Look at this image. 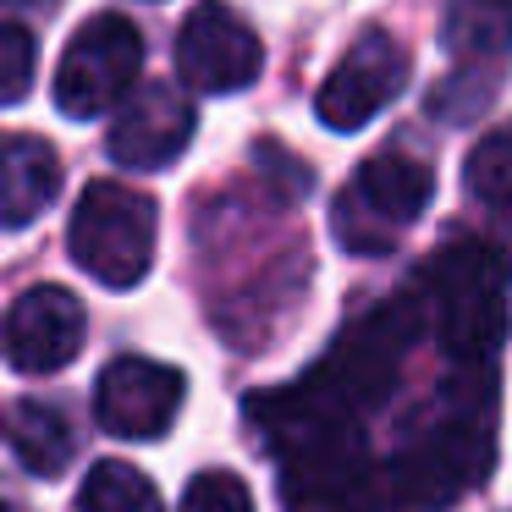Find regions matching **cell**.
Instances as JSON below:
<instances>
[{
    "label": "cell",
    "mask_w": 512,
    "mask_h": 512,
    "mask_svg": "<svg viewBox=\"0 0 512 512\" xmlns=\"http://www.w3.org/2000/svg\"><path fill=\"white\" fill-rule=\"evenodd\" d=\"M155 199L127 182H89L67 221V248L94 281L105 287H138L155 265Z\"/></svg>",
    "instance_id": "cell-1"
},
{
    "label": "cell",
    "mask_w": 512,
    "mask_h": 512,
    "mask_svg": "<svg viewBox=\"0 0 512 512\" xmlns=\"http://www.w3.org/2000/svg\"><path fill=\"white\" fill-rule=\"evenodd\" d=\"M430 199H435V171L419 155L386 149V155H369L358 166V177L342 188L331 226L342 237V248H353V254H386L430 210Z\"/></svg>",
    "instance_id": "cell-2"
},
{
    "label": "cell",
    "mask_w": 512,
    "mask_h": 512,
    "mask_svg": "<svg viewBox=\"0 0 512 512\" xmlns=\"http://www.w3.org/2000/svg\"><path fill=\"white\" fill-rule=\"evenodd\" d=\"M144 34L127 23L122 12H94L78 34L67 39L56 61V105L72 122H89V116L122 111L144 83Z\"/></svg>",
    "instance_id": "cell-3"
},
{
    "label": "cell",
    "mask_w": 512,
    "mask_h": 512,
    "mask_svg": "<svg viewBox=\"0 0 512 512\" xmlns=\"http://www.w3.org/2000/svg\"><path fill=\"white\" fill-rule=\"evenodd\" d=\"M171 56H177V78L199 94H237L265 67V45L248 28V17H237L221 0H199L182 17Z\"/></svg>",
    "instance_id": "cell-4"
},
{
    "label": "cell",
    "mask_w": 512,
    "mask_h": 512,
    "mask_svg": "<svg viewBox=\"0 0 512 512\" xmlns=\"http://www.w3.org/2000/svg\"><path fill=\"white\" fill-rule=\"evenodd\" d=\"M182 397H188L182 369L155 358H116L94 380V419L116 441H160L177 424Z\"/></svg>",
    "instance_id": "cell-5"
},
{
    "label": "cell",
    "mask_w": 512,
    "mask_h": 512,
    "mask_svg": "<svg viewBox=\"0 0 512 512\" xmlns=\"http://www.w3.org/2000/svg\"><path fill=\"white\" fill-rule=\"evenodd\" d=\"M402 78H408V56L391 34L369 28L353 50L331 67V78L314 94V111L331 133H358L364 122H375L391 100H397Z\"/></svg>",
    "instance_id": "cell-6"
},
{
    "label": "cell",
    "mask_w": 512,
    "mask_h": 512,
    "mask_svg": "<svg viewBox=\"0 0 512 512\" xmlns=\"http://www.w3.org/2000/svg\"><path fill=\"white\" fill-rule=\"evenodd\" d=\"M193 100L177 89V83H144L133 100L116 111L111 133H105V149H111L116 166L133 171H166L182 149L193 144Z\"/></svg>",
    "instance_id": "cell-7"
},
{
    "label": "cell",
    "mask_w": 512,
    "mask_h": 512,
    "mask_svg": "<svg viewBox=\"0 0 512 512\" xmlns=\"http://www.w3.org/2000/svg\"><path fill=\"white\" fill-rule=\"evenodd\" d=\"M89 314L67 287H28L6 314V358L23 375H56L78 358Z\"/></svg>",
    "instance_id": "cell-8"
},
{
    "label": "cell",
    "mask_w": 512,
    "mask_h": 512,
    "mask_svg": "<svg viewBox=\"0 0 512 512\" xmlns=\"http://www.w3.org/2000/svg\"><path fill=\"white\" fill-rule=\"evenodd\" d=\"M61 188V160L45 138L34 133H12L6 155H0V199H6V226L23 232Z\"/></svg>",
    "instance_id": "cell-9"
},
{
    "label": "cell",
    "mask_w": 512,
    "mask_h": 512,
    "mask_svg": "<svg viewBox=\"0 0 512 512\" xmlns=\"http://www.w3.org/2000/svg\"><path fill=\"white\" fill-rule=\"evenodd\" d=\"M6 441H12L17 463L39 479L67 474L72 452H78V435H72L67 413L50 408V402H34V397L12 402V413H6Z\"/></svg>",
    "instance_id": "cell-10"
},
{
    "label": "cell",
    "mask_w": 512,
    "mask_h": 512,
    "mask_svg": "<svg viewBox=\"0 0 512 512\" xmlns=\"http://www.w3.org/2000/svg\"><path fill=\"white\" fill-rule=\"evenodd\" d=\"M441 45L457 61H507L512 56V0H446Z\"/></svg>",
    "instance_id": "cell-11"
},
{
    "label": "cell",
    "mask_w": 512,
    "mask_h": 512,
    "mask_svg": "<svg viewBox=\"0 0 512 512\" xmlns=\"http://www.w3.org/2000/svg\"><path fill=\"white\" fill-rule=\"evenodd\" d=\"M78 512H166V507H160V490L149 474H138L133 463L105 457V463H94L89 479H83Z\"/></svg>",
    "instance_id": "cell-12"
},
{
    "label": "cell",
    "mask_w": 512,
    "mask_h": 512,
    "mask_svg": "<svg viewBox=\"0 0 512 512\" xmlns=\"http://www.w3.org/2000/svg\"><path fill=\"white\" fill-rule=\"evenodd\" d=\"M463 188L485 204H512V122L490 127L463 166Z\"/></svg>",
    "instance_id": "cell-13"
},
{
    "label": "cell",
    "mask_w": 512,
    "mask_h": 512,
    "mask_svg": "<svg viewBox=\"0 0 512 512\" xmlns=\"http://www.w3.org/2000/svg\"><path fill=\"white\" fill-rule=\"evenodd\" d=\"M177 512H254V496H248V485L237 474L210 468V474H193L188 479Z\"/></svg>",
    "instance_id": "cell-14"
},
{
    "label": "cell",
    "mask_w": 512,
    "mask_h": 512,
    "mask_svg": "<svg viewBox=\"0 0 512 512\" xmlns=\"http://www.w3.org/2000/svg\"><path fill=\"white\" fill-rule=\"evenodd\" d=\"M0 78H6V105H17L34 83V34L17 17L0 28Z\"/></svg>",
    "instance_id": "cell-15"
},
{
    "label": "cell",
    "mask_w": 512,
    "mask_h": 512,
    "mask_svg": "<svg viewBox=\"0 0 512 512\" xmlns=\"http://www.w3.org/2000/svg\"><path fill=\"white\" fill-rule=\"evenodd\" d=\"M12 12H56V0H6Z\"/></svg>",
    "instance_id": "cell-16"
}]
</instances>
